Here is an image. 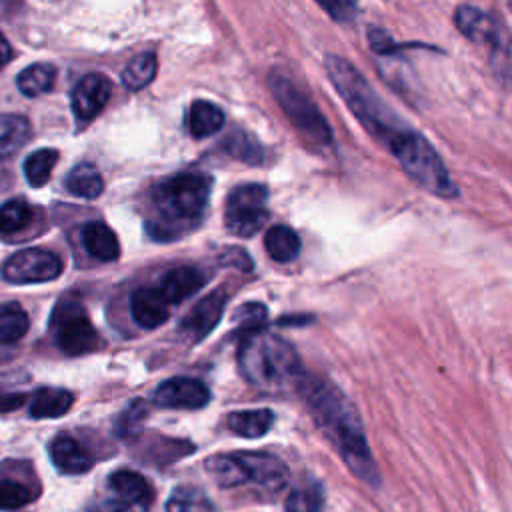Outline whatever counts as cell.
I'll use <instances>...</instances> for the list:
<instances>
[{"label": "cell", "instance_id": "28", "mask_svg": "<svg viewBox=\"0 0 512 512\" xmlns=\"http://www.w3.org/2000/svg\"><path fill=\"white\" fill-rule=\"evenodd\" d=\"M30 320L18 302L0 306V344H14L28 332Z\"/></svg>", "mask_w": 512, "mask_h": 512}, {"label": "cell", "instance_id": "23", "mask_svg": "<svg viewBox=\"0 0 512 512\" xmlns=\"http://www.w3.org/2000/svg\"><path fill=\"white\" fill-rule=\"evenodd\" d=\"M64 184H66V190L70 194L80 196V198H88V200L98 198L104 190V180H102L98 168L88 164V162H82V164L74 166L68 172Z\"/></svg>", "mask_w": 512, "mask_h": 512}, {"label": "cell", "instance_id": "30", "mask_svg": "<svg viewBox=\"0 0 512 512\" xmlns=\"http://www.w3.org/2000/svg\"><path fill=\"white\" fill-rule=\"evenodd\" d=\"M58 152L54 148H40L26 156L24 160V176L30 186L40 188L50 180L52 168L56 166Z\"/></svg>", "mask_w": 512, "mask_h": 512}, {"label": "cell", "instance_id": "12", "mask_svg": "<svg viewBox=\"0 0 512 512\" xmlns=\"http://www.w3.org/2000/svg\"><path fill=\"white\" fill-rule=\"evenodd\" d=\"M112 94V84L104 74L84 76L72 90V112L78 124H86L98 116Z\"/></svg>", "mask_w": 512, "mask_h": 512}, {"label": "cell", "instance_id": "27", "mask_svg": "<svg viewBox=\"0 0 512 512\" xmlns=\"http://www.w3.org/2000/svg\"><path fill=\"white\" fill-rule=\"evenodd\" d=\"M54 82H56V68L52 64H44V62L24 68L16 78L18 90L30 98L50 92L54 88Z\"/></svg>", "mask_w": 512, "mask_h": 512}, {"label": "cell", "instance_id": "37", "mask_svg": "<svg viewBox=\"0 0 512 512\" xmlns=\"http://www.w3.org/2000/svg\"><path fill=\"white\" fill-rule=\"evenodd\" d=\"M332 20L350 22L356 18V2L354 0H316Z\"/></svg>", "mask_w": 512, "mask_h": 512}, {"label": "cell", "instance_id": "25", "mask_svg": "<svg viewBox=\"0 0 512 512\" xmlns=\"http://www.w3.org/2000/svg\"><path fill=\"white\" fill-rule=\"evenodd\" d=\"M108 486L114 496L134 500V502H152V488L148 480L130 470H118L108 478Z\"/></svg>", "mask_w": 512, "mask_h": 512}, {"label": "cell", "instance_id": "6", "mask_svg": "<svg viewBox=\"0 0 512 512\" xmlns=\"http://www.w3.org/2000/svg\"><path fill=\"white\" fill-rule=\"evenodd\" d=\"M268 78L276 102L280 104L288 120L294 124V128L318 146L332 144V130L322 112L318 110V106L312 102V98L304 94L294 84V80L280 70H272Z\"/></svg>", "mask_w": 512, "mask_h": 512}, {"label": "cell", "instance_id": "7", "mask_svg": "<svg viewBox=\"0 0 512 512\" xmlns=\"http://www.w3.org/2000/svg\"><path fill=\"white\" fill-rule=\"evenodd\" d=\"M268 190L262 184H242L226 200L224 222L236 236L256 234L268 220Z\"/></svg>", "mask_w": 512, "mask_h": 512}, {"label": "cell", "instance_id": "34", "mask_svg": "<svg viewBox=\"0 0 512 512\" xmlns=\"http://www.w3.org/2000/svg\"><path fill=\"white\" fill-rule=\"evenodd\" d=\"M222 148L234 156V158H240L244 162H250V164H260L262 162V148L260 144L246 132H234L230 134L224 142H222Z\"/></svg>", "mask_w": 512, "mask_h": 512}, {"label": "cell", "instance_id": "13", "mask_svg": "<svg viewBox=\"0 0 512 512\" xmlns=\"http://www.w3.org/2000/svg\"><path fill=\"white\" fill-rule=\"evenodd\" d=\"M226 300H228V296L222 288H218V290L210 292L208 296H204L202 300H198L180 324L182 334H186L188 340H192V342L206 338L212 332V328L218 324L222 310L226 306Z\"/></svg>", "mask_w": 512, "mask_h": 512}, {"label": "cell", "instance_id": "15", "mask_svg": "<svg viewBox=\"0 0 512 512\" xmlns=\"http://www.w3.org/2000/svg\"><path fill=\"white\" fill-rule=\"evenodd\" d=\"M132 318L140 328L152 330L168 320L170 302L156 288H138L130 300Z\"/></svg>", "mask_w": 512, "mask_h": 512}, {"label": "cell", "instance_id": "3", "mask_svg": "<svg viewBox=\"0 0 512 512\" xmlns=\"http://www.w3.org/2000/svg\"><path fill=\"white\" fill-rule=\"evenodd\" d=\"M324 64L334 88L340 92L342 100L358 118V122L366 128V132L382 142V146H386L390 138L404 128L396 114L380 100L368 80L348 60L336 54H328Z\"/></svg>", "mask_w": 512, "mask_h": 512}, {"label": "cell", "instance_id": "21", "mask_svg": "<svg viewBox=\"0 0 512 512\" xmlns=\"http://www.w3.org/2000/svg\"><path fill=\"white\" fill-rule=\"evenodd\" d=\"M274 414L268 408H258V410H242V412H232L226 418V426L244 438H258L264 436L270 426H272Z\"/></svg>", "mask_w": 512, "mask_h": 512}, {"label": "cell", "instance_id": "9", "mask_svg": "<svg viewBox=\"0 0 512 512\" xmlns=\"http://www.w3.org/2000/svg\"><path fill=\"white\" fill-rule=\"evenodd\" d=\"M56 342L64 354L80 356L96 350L100 338L84 310L76 304H70L64 310H58Z\"/></svg>", "mask_w": 512, "mask_h": 512}, {"label": "cell", "instance_id": "2", "mask_svg": "<svg viewBox=\"0 0 512 512\" xmlns=\"http://www.w3.org/2000/svg\"><path fill=\"white\" fill-rule=\"evenodd\" d=\"M238 364L244 378L264 392L298 388L304 376L296 350L284 338L258 328L242 340Z\"/></svg>", "mask_w": 512, "mask_h": 512}, {"label": "cell", "instance_id": "39", "mask_svg": "<svg viewBox=\"0 0 512 512\" xmlns=\"http://www.w3.org/2000/svg\"><path fill=\"white\" fill-rule=\"evenodd\" d=\"M12 58V48L8 44V40L0 34V68Z\"/></svg>", "mask_w": 512, "mask_h": 512}, {"label": "cell", "instance_id": "36", "mask_svg": "<svg viewBox=\"0 0 512 512\" xmlns=\"http://www.w3.org/2000/svg\"><path fill=\"white\" fill-rule=\"evenodd\" d=\"M148 502H134L120 496H110L104 500H98L90 512H148Z\"/></svg>", "mask_w": 512, "mask_h": 512}, {"label": "cell", "instance_id": "19", "mask_svg": "<svg viewBox=\"0 0 512 512\" xmlns=\"http://www.w3.org/2000/svg\"><path fill=\"white\" fill-rule=\"evenodd\" d=\"M32 126L24 116L0 114V162L14 156L30 138Z\"/></svg>", "mask_w": 512, "mask_h": 512}, {"label": "cell", "instance_id": "1", "mask_svg": "<svg viewBox=\"0 0 512 512\" xmlns=\"http://www.w3.org/2000/svg\"><path fill=\"white\" fill-rule=\"evenodd\" d=\"M298 388L302 390L318 428L332 440L346 466L360 480L378 486L380 476L354 406L326 380L302 376Z\"/></svg>", "mask_w": 512, "mask_h": 512}, {"label": "cell", "instance_id": "26", "mask_svg": "<svg viewBox=\"0 0 512 512\" xmlns=\"http://www.w3.org/2000/svg\"><path fill=\"white\" fill-rule=\"evenodd\" d=\"M204 466H206V472L212 476V480L222 488H234V486L246 484V476L236 454H216L208 458Z\"/></svg>", "mask_w": 512, "mask_h": 512}, {"label": "cell", "instance_id": "11", "mask_svg": "<svg viewBox=\"0 0 512 512\" xmlns=\"http://www.w3.org/2000/svg\"><path fill=\"white\" fill-rule=\"evenodd\" d=\"M234 454L240 460L246 482H254L262 490H268L272 494H276L286 486L288 468L278 456L266 454V452H234Z\"/></svg>", "mask_w": 512, "mask_h": 512}, {"label": "cell", "instance_id": "16", "mask_svg": "<svg viewBox=\"0 0 512 512\" xmlns=\"http://www.w3.org/2000/svg\"><path fill=\"white\" fill-rule=\"evenodd\" d=\"M204 286V276L192 266H178L168 270L162 280L158 290L164 294V298L170 304H178L186 300L188 296L196 294Z\"/></svg>", "mask_w": 512, "mask_h": 512}, {"label": "cell", "instance_id": "17", "mask_svg": "<svg viewBox=\"0 0 512 512\" xmlns=\"http://www.w3.org/2000/svg\"><path fill=\"white\" fill-rule=\"evenodd\" d=\"M50 458L64 474H82L92 466V456L70 436H58L50 444Z\"/></svg>", "mask_w": 512, "mask_h": 512}, {"label": "cell", "instance_id": "35", "mask_svg": "<svg viewBox=\"0 0 512 512\" xmlns=\"http://www.w3.org/2000/svg\"><path fill=\"white\" fill-rule=\"evenodd\" d=\"M36 492H32L26 484L14 478L0 480V510H18L28 504Z\"/></svg>", "mask_w": 512, "mask_h": 512}, {"label": "cell", "instance_id": "18", "mask_svg": "<svg viewBox=\"0 0 512 512\" xmlns=\"http://www.w3.org/2000/svg\"><path fill=\"white\" fill-rule=\"evenodd\" d=\"M82 242L88 254L102 262H112L120 254L118 238L104 222H88L82 228Z\"/></svg>", "mask_w": 512, "mask_h": 512}, {"label": "cell", "instance_id": "8", "mask_svg": "<svg viewBox=\"0 0 512 512\" xmlns=\"http://www.w3.org/2000/svg\"><path fill=\"white\" fill-rule=\"evenodd\" d=\"M62 272V260L44 248H24L2 264V278L12 284L50 282Z\"/></svg>", "mask_w": 512, "mask_h": 512}, {"label": "cell", "instance_id": "24", "mask_svg": "<svg viewBox=\"0 0 512 512\" xmlns=\"http://www.w3.org/2000/svg\"><path fill=\"white\" fill-rule=\"evenodd\" d=\"M264 246L272 260L290 262L300 252V238L292 228H288L284 224H276L266 232Z\"/></svg>", "mask_w": 512, "mask_h": 512}, {"label": "cell", "instance_id": "33", "mask_svg": "<svg viewBox=\"0 0 512 512\" xmlns=\"http://www.w3.org/2000/svg\"><path fill=\"white\" fill-rule=\"evenodd\" d=\"M32 220V208L26 200L14 198L0 206V234H16L24 230Z\"/></svg>", "mask_w": 512, "mask_h": 512}, {"label": "cell", "instance_id": "4", "mask_svg": "<svg viewBox=\"0 0 512 512\" xmlns=\"http://www.w3.org/2000/svg\"><path fill=\"white\" fill-rule=\"evenodd\" d=\"M386 148L396 156L404 172L422 188L440 198L458 196V188L452 182L442 158L422 134L402 128L390 138Z\"/></svg>", "mask_w": 512, "mask_h": 512}, {"label": "cell", "instance_id": "20", "mask_svg": "<svg viewBox=\"0 0 512 512\" xmlns=\"http://www.w3.org/2000/svg\"><path fill=\"white\" fill-rule=\"evenodd\" d=\"M224 124V112L220 106L208 100L192 102L188 110V132L194 138H206L218 132Z\"/></svg>", "mask_w": 512, "mask_h": 512}, {"label": "cell", "instance_id": "32", "mask_svg": "<svg viewBox=\"0 0 512 512\" xmlns=\"http://www.w3.org/2000/svg\"><path fill=\"white\" fill-rule=\"evenodd\" d=\"M322 486L316 482H302L290 490L286 498V512H322Z\"/></svg>", "mask_w": 512, "mask_h": 512}, {"label": "cell", "instance_id": "14", "mask_svg": "<svg viewBox=\"0 0 512 512\" xmlns=\"http://www.w3.org/2000/svg\"><path fill=\"white\" fill-rule=\"evenodd\" d=\"M454 22H456L458 30L472 42L490 44L492 48H500L496 20L490 14L478 10L476 6H468V4L458 6L456 14H454Z\"/></svg>", "mask_w": 512, "mask_h": 512}, {"label": "cell", "instance_id": "38", "mask_svg": "<svg viewBox=\"0 0 512 512\" xmlns=\"http://www.w3.org/2000/svg\"><path fill=\"white\" fill-rule=\"evenodd\" d=\"M24 398L20 394H8V396H0V410H14Z\"/></svg>", "mask_w": 512, "mask_h": 512}, {"label": "cell", "instance_id": "5", "mask_svg": "<svg viewBox=\"0 0 512 512\" xmlns=\"http://www.w3.org/2000/svg\"><path fill=\"white\" fill-rule=\"evenodd\" d=\"M210 178L204 174H176L152 190V202L160 218L168 224H186L198 220L208 204Z\"/></svg>", "mask_w": 512, "mask_h": 512}, {"label": "cell", "instance_id": "10", "mask_svg": "<svg viewBox=\"0 0 512 512\" xmlns=\"http://www.w3.org/2000/svg\"><path fill=\"white\" fill-rule=\"evenodd\" d=\"M154 404L162 408H180V410H198L208 404L210 392L204 382L196 378L176 376L166 382H162L154 396Z\"/></svg>", "mask_w": 512, "mask_h": 512}, {"label": "cell", "instance_id": "31", "mask_svg": "<svg viewBox=\"0 0 512 512\" xmlns=\"http://www.w3.org/2000/svg\"><path fill=\"white\" fill-rule=\"evenodd\" d=\"M166 512H214V506L200 488L178 486L166 502Z\"/></svg>", "mask_w": 512, "mask_h": 512}, {"label": "cell", "instance_id": "29", "mask_svg": "<svg viewBox=\"0 0 512 512\" xmlns=\"http://www.w3.org/2000/svg\"><path fill=\"white\" fill-rule=\"evenodd\" d=\"M156 76V54L142 52L134 56L122 70V84L128 90H142Z\"/></svg>", "mask_w": 512, "mask_h": 512}, {"label": "cell", "instance_id": "22", "mask_svg": "<svg viewBox=\"0 0 512 512\" xmlns=\"http://www.w3.org/2000/svg\"><path fill=\"white\" fill-rule=\"evenodd\" d=\"M74 396L64 388H40L30 400V416L56 418L70 410Z\"/></svg>", "mask_w": 512, "mask_h": 512}]
</instances>
